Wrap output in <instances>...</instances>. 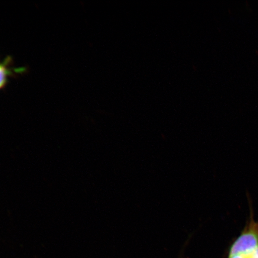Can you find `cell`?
Masks as SVG:
<instances>
[{"mask_svg":"<svg viewBox=\"0 0 258 258\" xmlns=\"http://www.w3.org/2000/svg\"><path fill=\"white\" fill-rule=\"evenodd\" d=\"M250 210L249 220L231 244L227 258H258V221Z\"/></svg>","mask_w":258,"mask_h":258,"instance_id":"6da1fadb","label":"cell"},{"mask_svg":"<svg viewBox=\"0 0 258 258\" xmlns=\"http://www.w3.org/2000/svg\"><path fill=\"white\" fill-rule=\"evenodd\" d=\"M9 64V61L0 62V89L4 88L9 81L10 76L14 73V70L10 68Z\"/></svg>","mask_w":258,"mask_h":258,"instance_id":"7a4b0ae2","label":"cell"}]
</instances>
